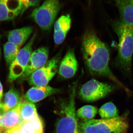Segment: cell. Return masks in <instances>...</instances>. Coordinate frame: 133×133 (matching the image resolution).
I'll list each match as a JSON object with an SVG mask.
<instances>
[{"label": "cell", "instance_id": "cell-1", "mask_svg": "<svg viewBox=\"0 0 133 133\" xmlns=\"http://www.w3.org/2000/svg\"><path fill=\"white\" fill-rule=\"evenodd\" d=\"M81 51L86 66L91 74L108 78L127 93H130L129 90L119 81L110 70L109 49L94 31L87 30L84 34Z\"/></svg>", "mask_w": 133, "mask_h": 133}, {"label": "cell", "instance_id": "cell-2", "mask_svg": "<svg viewBox=\"0 0 133 133\" xmlns=\"http://www.w3.org/2000/svg\"><path fill=\"white\" fill-rule=\"evenodd\" d=\"M112 25L119 39L116 64L126 73H129L133 53V29L124 26L118 21L114 22Z\"/></svg>", "mask_w": 133, "mask_h": 133}, {"label": "cell", "instance_id": "cell-3", "mask_svg": "<svg viewBox=\"0 0 133 133\" xmlns=\"http://www.w3.org/2000/svg\"><path fill=\"white\" fill-rule=\"evenodd\" d=\"M81 133H126L128 130V114L109 119H92L78 124Z\"/></svg>", "mask_w": 133, "mask_h": 133}, {"label": "cell", "instance_id": "cell-4", "mask_svg": "<svg viewBox=\"0 0 133 133\" xmlns=\"http://www.w3.org/2000/svg\"><path fill=\"white\" fill-rule=\"evenodd\" d=\"M76 86L75 84L69 101L63 107V116L56 126L57 133H81L79 129L75 106Z\"/></svg>", "mask_w": 133, "mask_h": 133}, {"label": "cell", "instance_id": "cell-5", "mask_svg": "<svg viewBox=\"0 0 133 133\" xmlns=\"http://www.w3.org/2000/svg\"><path fill=\"white\" fill-rule=\"evenodd\" d=\"M61 7L59 0H45L33 10L31 16L41 29L48 30L55 23Z\"/></svg>", "mask_w": 133, "mask_h": 133}, {"label": "cell", "instance_id": "cell-6", "mask_svg": "<svg viewBox=\"0 0 133 133\" xmlns=\"http://www.w3.org/2000/svg\"><path fill=\"white\" fill-rule=\"evenodd\" d=\"M61 61V55L58 54L48 61L44 65L31 74L27 80L30 85L34 87H44L58 71Z\"/></svg>", "mask_w": 133, "mask_h": 133}, {"label": "cell", "instance_id": "cell-7", "mask_svg": "<svg viewBox=\"0 0 133 133\" xmlns=\"http://www.w3.org/2000/svg\"><path fill=\"white\" fill-rule=\"evenodd\" d=\"M114 89L109 84L92 79L82 86L79 90V96L87 102H93L104 98Z\"/></svg>", "mask_w": 133, "mask_h": 133}, {"label": "cell", "instance_id": "cell-8", "mask_svg": "<svg viewBox=\"0 0 133 133\" xmlns=\"http://www.w3.org/2000/svg\"><path fill=\"white\" fill-rule=\"evenodd\" d=\"M36 36V34H34L27 44L20 50L15 59L10 65L9 82H13L20 78L24 72L32 53Z\"/></svg>", "mask_w": 133, "mask_h": 133}, {"label": "cell", "instance_id": "cell-9", "mask_svg": "<svg viewBox=\"0 0 133 133\" xmlns=\"http://www.w3.org/2000/svg\"><path fill=\"white\" fill-rule=\"evenodd\" d=\"M49 50L48 48L42 47L31 53L25 71L20 77L21 81L27 80L31 74L42 67L48 61Z\"/></svg>", "mask_w": 133, "mask_h": 133}, {"label": "cell", "instance_id": "cell-10", "mask_svg": "<svg viewBox=\"0 0 133 133\" xmlns=\"http://www.w3.org/2000/svg\"><path fill=\"white\" fill-rule=\"evenodd\" d=\"M78 69V64L74 50L70 48L60 61L58 74L63 78H71L76 74Z\"/></svg>", "mask_w": 133, "mask_h": 133}, {"label": "cell", "instance_id": "cell-11", "mask_svg": "<svg viewBox=\"0 0 133 133\" xmlns=\"http://www.w3.org/2000/svg\"><path fill=\"white\" fill-rule=\"evenodd\" d=\"M22 9L20 0H0V22L13 20L21 14Z\"/></svg>", "mask_w": 133, "mask_h": 133}, {"label": "cell", "instance_id": "cell-12", "mask_svg": "<svg viewBox=\"0 0 133 133\" xmlns=\"http://www.w3.org/2000/svg\"><path fill=\"white\" fill-rule=\"evenodd\" d=\"M59 92V89L53 88L49 85L33 87L27 92L24 96L23 99L26 102L35 103Z\"/></svg>", "mask_w": 133, "mask_h": 133}, {"label": "cell", "instance_id": "cell-13", "mask_svg": "<svg viewBox=\"0 0 133 133\" xmlns=\"http://www.w3.org/2000/svg\"><path fill=\"white\" fill-rule=\"evenodd\" d=\"M71 19L70 15H63L54 23V42L57 45L64 41L71 26Z\"/></svg>", "mask_w": 133, "mask_h": 133}, {"label": "cell", "instance_id": "cell-14", "mask_svg": "<svg viewBox=\"0 0 133 133\" xmlns=\"http://www.w3.org/2000/svg\"><path fill=\"white\" fill-rule=\"evenodd\" d=\"M21 104L16 107L5 112L3 114L2 128L6 132L9 130L19 125L23 122L20 112Z\"/></svg>", "mask_w": 133, "mask_h": 133}, {"label": "cell", "instance_id": "cell-15", "mask_svg": "<svg viewBox=\"0 0 133 133\" xmlns=\"http://www.w3.org/2000/svg\"><path fill=\"white\" fill-rule=\"evenodd\" d=\"M121 24L133 29V3L130 1L117 2Z\"/></svg>", "mask_w": 133, "mask_h": 133}, {"label": "cell", "instance_id": "cell-16", "mask_svg": "<svg viewBox=\"0 0 133 133\" xmlns=\"http://www.w3.org/2000/svg\"><path fill=\"white\" fill-rule=\"evenodd\" d=\"M32 31L33 29L30 27H25L11 30L8 34V41L21 47L26 42Z\"/></svg>", "mask_w": 133, "mask_h": 133}, {"label": "cell", "instance_id": "cell-17", "mask_svg": "<svg viewBox=\"0 0 133 133\" xmlns=\"http://www.w3.org/2000/svg\"><path fill=\"white\" fill-rule=\"evenodd\" d=\"M23 98H21L18 91L14 87L10 88L4 96V102L2 104V110L4 112L13 109L22 104Z\"/></svg>", "mask_w": 133, "mask_h": 133}, {"label": "cell", "instance_id": "cell-18", "mask_svg": "<svg viewBox=\"0 0 133 133\" xmlns=\"http://www.w3.org/2000/svg\"><path fill=\"white\" fill-rule=\"evenodd\" d=\"M43 128L42 122L39 116L21 124V133H43Z\"/></svg>", "mask_w": 133, "mask_h": 133}, {"label": "cell", "instance_id": "cell-19", "mask_svg": "<svg viewBox=\"0 0 133 133\" xmlns=\"http://www.w3.org/2000/svg\"><path fill=\"white\" fill-rule=\"evenodd\" d=\"M21 117L23 121H28L38 117L35 105L23 99L20 107Z\"/></svg>", "mask_w": 133, "mask_h": 133}, {"label": "cell", "instance_id": "cell-20", "mask_svg": "<svg viewBox=\"0 0 133 133\" xmlns=\"http://www.w3.org/2000/svg\"><path fill=\"white\" fill-rule=\"evenodd\" d=\"M20 50V47L10 42L4 45V57L8 65H10L15 59Z\"/></svg>", "mask_w": 133, "mask_h": 133}, {"label": "cell", "instance_id": "cell-21", "mask_svg": "<svg viewBox=\"0 0 133 133\" xmlns=\"http://www.w3.org/2000/svg\"><path fill=\"white\" fill-rule=\"evenodd\" d=\"M99 113L104 119H111L118 116V109L111 102H107L103 105L99 110Z\"/></svg>", "mask_w": 133, "mask_h": 133}, {"label": "cell", "instance_id": "cell-22", "mask_svg": "<svg viewBox=\"0 0 133 133\" xmlns=\"http://www.w3.org/2000/svg\"><path fill=\"white\" fill-rule=\"evenodd\" d=\"M97 112V108L90 105L84 106L78 109L76 115L84 121H88L93 119Z\"/></svg>", "mask_w": 133, "mask_h": 133}, {"label": "cell", "instance_id": "cell-23", "mask_svg": "<svg viewBox=\"0 0 133 133\" xmlns=\"http://www.w3.org/2000/svg\"><path fill=\"white\" fill-rule=\"evenodd\" d=\"M21 1L23 6V9L22 10L21 15L31 7L35 6H38L40 4L41 0H20Z\"/></svg>", "mask_w": 133, "mask_h": 133}, {"label": "cell", "instance_id": "cell-24", "mask_svg": "<svg viewBox=\"0 0 133 133\" xmlns=\"http://www.w3.org/2000/svg\"><path fill=\"white\" fill-rule=\"evenodd\" d=\"M6 133H21V124L9 130Z\"/></svg>", "mask_w": 133, "mask_h": 133}, {"label": "cell", "instance_id": "cell-25", "mask_svg": "<svg viewBox=\"0 0 133 133\" xmlns=\"http://www.w3.org/2000/svg\"><path fill=\"white\" fill-rule=\"evenodd\" d=\"M3 95V88L2 85L0 82V101Z\"/></svg>", "mask_w": 133, "mask_h": 133}, {"label": "cell", "instance_id": "cell-26", "mask_svg": "<svg viewBox=\"0 0 133 133\" xmlns=\"http://www.w3.org/2000/svg\"><path fill=\"white\" fill-rule=\"evenodd\" d=\"M2 115L0 112V130L2 129Z\"/></svg>", "mask_w": 133, "mask_h": 133}, {"label": "cell", "instance_id": "cell-27", "mask_svg": "<svg viewBox=\"0 0 133 133\" xmlns=\"http://www.w3.org/2000/svg\"><path fill=\"white\" fill-rule=\"evenodd\" d=\"M117 2H124L130 1L132 0H115Z\"/></svg>", "mask_w": 133, "mask_h": 133}, {"label": "cell", "instance_id": "cell-28", "mask_svg": "<svg viewBox=\"0 0 133 133\" xmlns=\"http://www.w3.org/2000/svg\"><path fill=\"white\" fill-rule=\"evenodd\" d=\"M0 133H6V132L4 131L3 129H2L0 130Z\"/></svg>", "mask_w": 133, "mask_h": 133}, {"label": "cell", "instance_id": "cell-29", "mask_svg": "<svg viewBox=\"0 0 133 133\" xmlns=\"http://www.w3.org/2000/svg\"><path fill=\"white\" fill-rule=\"evenodd\" d=\"M3 105L2 103L0 102V109H2Z\"/></svg>", "mask_w": 133, "mask_h": 133}, {"label": "cell", "instance_id": "cell-30", "mask_svg": "<svg viewBox=\"0 0 133 133\" xmlns=\"http://www.w3.org/2000/svg\"><path fill=\"white\" fill-rule=\"evenodd\" d=\"M0 40H1V36H0ZM0 58H1V48H0Z\"/></svg>", "mask_w": 133, "mask_h": 133}, {"label": "cell", "instance_id": "cell-31", "mask_svg": "<svg viewBox=\"0 0 133 133\" xmlns=\"http://www.w3.org/2000/svg\"><path fill=\"white\" fill-rule=\"evenodd\" d=\"M131 2L133 3V0H132V1H131Z\"/></svg>", "mask_w": 133, "mask_h": 133}]
</instances>
